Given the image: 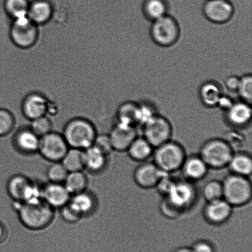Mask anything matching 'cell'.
Instances as JSON below:
<instances>
[{"label": "cell", "mask_w": 252, "mask_h": 252, "mask_svg": "<svg viewBox=\"0 0 252 252\" xmlns=\"http://www.w3.org/2000/svg\"><path fill=\"white\" fill-rule=\"evenodd\" d=\"M16 205L15 208L22 224L32 230L46 228L53 221L54 209L43 200L36 203L19 202Z\"/></svg>", "instance_id": "cell-1"}, {"label": "cell", "mask_w": 252, "mask_h": 252, "mask_svg": "<svg viewBox=\"0 0 252 252\" xmlns=\"http://www.w3.org/2000/svg\"><path fill=\"white\" fill-rule=\"evenodd\" d=\"M63 135L69 147L85 150L93 145L97 130L90 121L75 118L64 126Z\"/></svg>", "instance_id": "cell-2"}, {"label": "cell", "mask_w": 252, "mask_h": 252, "mask_svg": "<svg viewBox=\"0 0 252 252\" xmlns=\"http://www.w3.org/2000/svg\"><path fill=\"white\" fill-rule=\"evenodd\" d=\"M153 155L155 164L166 174L181 169L187 157L182 145L172 140L155 148Z\"/></svg>", "instance_id": "cell-3"}, {"label": "cell", "mask_w": 252, "mask_h": 252, "mask_svg": "<svg viewBox=\"0 0 252 252\" xmlns=\"http://www.w3.org/2000/svg\"><path fill=\"white\" fill-rule=\"evenodd\" d=\"M223 199L233 207L245 206L252 196L251 182L248 177L231 174L222 181Z\"/></svg>", "instance_id": "cell-4"}, {"label": "cell", "mask_w": 252, "mask_h": 252, "mask_svg": "<svg viewBox=\"0 0 252 252\" xmlns=\"http://www.w3.org/2000/svg\"><path fill=\"white\" fill-rule=\"evenodd\" d=\"M152 22L150 36L158 46L168 48L179 41L181 29L175 17L167 14Z\"/></svg>", "instance_id": "cell-5"}, {"label": "cell", "mask_w": 252, "mask_h": 252, "mask_svg": "<svg viewBox=\"0 0 252 252\" xmlns=\"http://www.w3.org/2000/svg\"><path fill=\"white\" fill-rule=\"evenodd\" d=\"M233 154V149L225 140L212 139L202 145L199 156L209 169H221L228 167Z\"/></svg>", "instance_id": "cell-6"}, {"label": "cell", "mask_w": 252, "mask_h": 252, "mask_svg": "<svg viewBox=\"0 0 252 252\" xmlns=\"http://www.w3.org/2000/svg\"><path fill=\"white\" fill-rule=\"evenodd\" d=\"M196 198V191L191 182L175 181L164 199L180 215L191 207Z\"/></svg>", "instance_id": "cell-7"}, {"label": "cell", "mask_w": 252, "mask_h": 252, "mask_svg": "<svg viewBox=\"0 0 252 252\" xmlns=\"http://www.w3.org/2000/svg\"><path fill=\"white\" fill-rule=\"evenodd\" d=\"M143 138L154 148L171 140V123L164 116L156 114L142 125Z\"/></svg>", "instance_id": "cell-8"}, {"label": "cell", "mask_w": 252, "mask_h": 252, "mask_svg": "<svg viewBox=\"0 0 252 252\" xmlns=\"http://www.w3.org/2000/svg\"><path fill=\"white\" fill-rule=\"evenodd\" d=\"M10 36L16 46L28 48L36 43L38 36V27L28 16L14 19L10 30Z\"/></svg>", "instance_id": "cell-9"}, {"label": "cell", "mask_w": 252, "mask_h": 252, "mask_svg": "<svg viewBox=\"0 0 252 252\" xmlns=\"http://www.w3.org/2000/svg\"><path fill=\"white\" fill-rule=\"evenodd\" d=\"M68 149L67 143L60 133L51 132L39 138L38 151L49 161L61 162Z\"/></svg>", "instance_id": "cell-10"}, {"label": "cell", "mask_w": 252, "mask_h": 252, "mask_svg": "<svg viewBox=\"0 0 252 252\" xmlns=\"http://www.w3.org/2000/svg\"><path fill=\"white\" fill-rule=\"evenodd\" d=\"M234 12V5L229 0H206L202 6L205 17L217 24H225L230 21Z\"/></svg>", "instance_id": "cell-11"}, {"label": "cell", "mask_w": 252, "mask_h": 252, "mask_svg": "<svg viewBox=\"0 0 252 252\" xmlns=\"http://www.w3.org/2000/svg\"><path fill=\"white\" fill-rule=\"evenodd\" d=\"M154 162H143L135 170L133 180L138 186L143 189H152L157 187L164 175Z\"/></svg>", "instance_id": "cell-12"}, {"label": "cell", "mask_w": 252, "mask_h": 252, "mask_svg": "<svg viewBox=\"0 0 252 252\" xmlns=\"http://www.w3.org/2000/svg\"><path fill=\"white\" fill-rule=\"evenodd\" d=\"M109 135L113 150L127 151L131 143L137 137V130L133 126L116 122Z\"/></svg>", "instance_id": "cell-13"}, {"label": "cell", "mask_w": 252, "mask_h": 252, "mask_svg": "<svg viewBox=\"0 0 252 252\" xmlns=\"http://www.w3.org/2000/svg\"><path fill=\"white\" fill-rule=\"evenodd\" d=\"M232 213L233 207L223 198L207 202L204 212L207 221L216 225L225 223Z\"/></svg>", "instance_id": "cell-14"}, {"label": "cell", "mask_w": 252, "mask_h": 252, "mask_svg": "<svg viewBox=\"0 0 252 252\" xmlns=\"http://www.w3.org/2000/svg\"><path fill=\"white\" fill-rule=\"evenodd\" d=\"M49 103L44 96L39 93H32L25 99L22 105V112L27 120L31 121L46 115Z\"/></svg>", "instance_id": "cell-15"}, {"label": "cell", "mask_w": 252, "mask_h": 252, "mask_svg": "<svg viewBox=\"0 0 252 252\" xmlns=\"http://www.w3.org/2000/svg\"><path fill=\"white\" fill-rule=\"evenodd\" d=\"M71 196L63 184L50 182L42 189L43 201L53 209L65 206L70 201Z\"/></svg>", "instance_id": "cell-16"}, {"label": "cell", "mask_w": 252, "mask_h": 252, "mask_svg": "<svg viewBox=\"0 0 252 252\" xmlns=\"http://www.w3.org/2000/svg\"><path fill=\"white\" fill-rule=\"evenodd\" d=\"M251 105L243 101L234 102L233 106L225 112V118L228 124L236 128L248 126L252 119Z\"/></svg>", "instance_id": "cell-17"}, {"label": "cell", "mask_w": 252, "mask_h": 252, "mask_svg": "<svg viewBox=\"0 0 252 252\" xmlns=\"http://www.w3.org/2000/svg\"><path fill=\"white\" fill-rule=\"evenodd\" d=\"M54 7L48 0H34L30 3L28 17L33 24L40 26L50 21Z\"/></svg>", "instance_id": "cell-18"}, {"label": "cell", "mask_w": 252, "mask_h": 252, "mask_svg": "<svg viewBox=\"0 0 252 252\" xmlns=\"http://www.w3.org/2000/svg\"><path fill=\"white\" fill-rule=\"evenodd\" d=\"M209 168L199 155L186 157L181 169L183 174L189 181H198L206 176Z\"/></svg>", "instance_id": "cell-19"}, {"label": "cell", "mask_w": 252, "mask_h": 252, "mask_svg": "<svg viewBox=\"0 0 252 252\" xmlns=\"http://www.w3.org/2000/svg\"><path fill=\"white\" fill-rule=\"evenodd\" d=\"M115 117L116 122L136 127L139 125V103L123 101L118 106Z\"/></svg>", "instance_id": "cell-20"}, {"label": "cell", "mask_w": 252, "mask_h": 252, "mask_svg": "<svg viewBox=\"0 0 252 252\" xmlns=\"http://www.w3.org/2000/svg\"><path fill=\"white\" fill-rule=\"evenodd\" d=\"M14 142L17 149L22 152L32 154L38 152L39 138L29 127L21 128L17 131Z\"/></svg>", "instance_id": "cell-21"}, {"label": "cell", "mask_w": 252, "mask_h": 252, "mask_svg": "<svg viewBox=\"0 0 252 252\" xmlns=\"http://www.w3.org/2000/svg\"><path fill=\"white\" fill-rule=\"evenodd\" d=\"M223 95L221 86L213 80L202 84L199 90L200 100L202 105L209 108H217V103Z\"/></svg>", "instance_id": "cell-22"}, {"label": "cell", "mask_w": 252, "mask_h": 252, "mask_svg": "<svg viewBox=\"0 0 252 252\" xmlns=\"http://www.w3.org/2000/svg\"><path fill=\"white\" fill-rule=\"evenodd\" d=\"M85 169L93 173L102 172L107 165V156L95 145H92L83 150Z\"/></svg>", "instance_id": "cell-23"}, {"label": "cell", "mask_w": 252, "mask_h": 252, "mask_svg": "<svg viewBox=\"0 0 252 252\" xmlns=\"http://www.w3.org/2000/svg\"><path fill=\"white\" fill-rule=\"evenodd\" d=\"M68 204L82 217L92 213L95 207L94 197L86 191L71 196Z\"/></svg>", "instance_id": "cell-24"}, {"label": "cell", "mask_w": 252, "mask_h": 252, "mask_svg": "<svg viewBox=\"0 0 252 252\" xmlns=\"http://www.w3.org/2000/svg\"><path fill=\"white\" fill-rule=\"evenodd\" d=\"M154 149L145 138L137 137L131 143L127 152L132 160L136 162H144L152 156Z\"/></svg>", "instance_id": "cell-25"}, {"label": "cell", "mask_w": 252, "mask_h": 252, "mask_svg": "<svg viewBox=\"0 0 252 252\" xmlns=\"http://www.w3.org/2000/svg\"><path fill=\"white\" fill-rule=\"evenodd\" d=\"M228 167L231 174L249 177L252 172V157L243 151L234 152Z\"/></svg>", "instance_id": "cell-26"}, {"label": "cell", "mask_w": 252, "mask_h": 252, "mask_svg": "<svg viewBox=\"0 0 252 252\" xmlns=\"http://www.w3.org/2000/svg\"><path fill=\"white\" fill-rule=\"evenodd\" d=\"M32 183L26 177L16 175L12 177L7 182V192L14 201L24 202Z\"/></svg>", "instance_id": "cell-27"}, {"label": "cell", "mask_w": 252, "mask_h": 252, "mask_svg": "<svg viewBox=\"0 0 252 252\" xmlns=\"http://www.w3.org/2000/svg\"><path fill=\"white\" fill-rule=\"evenodd\" d=\"M168 10L169 4L167 0H144L143 2V14L152 22L167 14Z\"/></svg>", "instance_id": "cell-28"}, {"label": "cell", "mask_w": 252, "mask_h": 252, "mask_svg": "<svg viewBox=\"0 0 252 252\" xmlns=\"http://www.w3.org/2000/svg\"><path fill=\"white\" fill-rule=\"evenodd\" d=\"M63 184L71 196L86 191L88 180L82 171L68 173Z\"/></svg>", "instance_id": "cell-29"}, {"label": "cell", "mask_w": 252, "mask_h": 252, "mask_svg": "<svg viewBox=\"0 0 252 252\" xmlns=\"http://www.w3.org/2000/svg\"><path fill=\"white\" fill-rule=\"evenodd\" d=\"M61 162L68 173L82 171L85 169L83 150L69 147Z\"/></svg>", "instance_id": "cell-30"}, {"label": "cell", "mask_w": 252, "mask_h": 252, "mask_svg": "<svg viewBox=\"0 0 252 252\" xmlns=\"http://www.w3.org/2000/svg\"><path fill=\"white\" fill-rule=\"evenodd\" d=\"M29 0H5V11L12 19L28 16Z\"/></svg>", "instance_id": "cell-31"}, {"label": "cell", "mask_w": 252, "mask_h": 252, "mask_svg": "<svg viewBox=\"0 0 252 252\" xmlns=\"http://www.w3.org/2000/svg\"><path fill=\"white\" fill-rule=\"evenodd\" d=\"M202 195L207 202L216 201L223 198V189L222 182L218 180H211L204 185Z\"/></svg>", "instance_id": "cell-32"}, {"label": "cell", "mask_w": 252, "mask_h": 252, "mask_svg": "<svg viewBox=\"0 0 252 252\" xmlns=\"http://www.w3.org/2000/svg\"><path fill=\"white\" fill-rule=\"evenodd\" d=\"M29 127L34 134L41 138L53 132V125L51 120L44 115L31 120Z\"/></svg>", "instance_id": "cell-33"}, {"label": "cell", "mask_w": 252, "mask_h": 252, "mask_svg": "<svg viewBox=\"0 0 252 252\" xmlns=\"http://www.w3.org/2000/svg\"><path fill=\"white\" fill-rule=\"evenodd\" d=\"M241 101L252 104V76L251 73H247L240 77V82L237 92Z\"/></svg>", "instance_id": "cell-34"}, {"label": "cell", "mask_w": 252, "mask_h": 252, "mask_svg": "<svg viewBox=\"0 0 252 252\" xmlns=\"http://www.w3.org/2000/svg\"><path fill=\"white\" fill-rule=\"evenodd\" d=\"M53 163L47 172L49 181L54 183L63 184L67 177L68 172L61 162Z\"/></svg>", "instance_id": "cell-35"}, {"label": "cell", "mask_w": 252, "mask_h": 252, "mask_svg": "<svg viewBox=\"0 0 252 252\" xmlns=\"http://www.w3.org/2000/svg\"><path fill=\"white\" fill-rule=\"evenodd\" d=\"M16 127V120L9 111L0 108V137H4L12 132Z\"/></svg>", "instance_id": "cell-36"}, {"label": "cell", "mask_w": 252, "mask_h": 252, "mask_svg": "<svg viewBox=\"0 0 252 252\" xmlns=\"http://www.w3.org/2000/svg\"><path fill=\"white\" fill-rule=\"evenodd\" d=\"M94 145L99 149L106 155H108L113 150L112 143L108 135H99L96 136Z\"/></svg>", "instance_id": "cell-37"}, {"label": "cell", "mask_w": 252, "mask_h": 252, "mask_svg": "<svg viewBox=\"0 0 252 252\" xmlns=\"http://www.w3.org/2000/svg\"><path fill=\"white\" fill-rule=\"evenodd\" d=\"M62 216L63 218L66 222L70 223H76L82 218L78 213L74 211L71 207L69 206L68 204L65 205V206L62 207Z\"/></svg>", "instance_id": "cell-38"}, {"label": "cell", "mask_w": 252, "mask_h": 252, "mask_svg": "<svg viewBox=\"0 0 252 252\" xmlns=\"http://www.w3.org/2000/svg\"><path fill=\"white\" fill-rule=\"evenodd\" d=\"M191 249L192 252H215L213 246L206 241L197 242Z\"/></svg>", "instance_id": "cell-39"}, {"label": "cell", "mask_w": 252, "mask_h": 252, "mask_svg": "<svg viewBox=\"0 0 252 252\" xmlns=\"http://www.w3.org/2000/svg\"><path fill=\"white\" fill-rule=\"evenodd\" d=\"M239 82H240V77L236 75H230L226 78L224 81V85L227 90L231 92H237Z\"/></svg>", "instance_id": "cell-40"}, {"label": "cell", "mask_w": 252, "mask_h": 252, "mask_svg": "<svg viewBox=\"0 0 252 252\" xmlns=\"http://www.w3.org/2000/svg\"><path fill=\"white\" fill-rule=\"evenodd\" d=\"M234 101L231 97L228 96L224 95V94L220 98L218 103H217V108L223 110L224 112L228 110L229 108L233 106Z\"/></svg>", "instance_id": "cell-41"}, {"label": "cell", "mask_w": 252, "mask_h": 252, "mask_svg": "<svg viewBox=\"0 0 252 252\" xmlns=\"http://www.w3.org/2000/svg\"><path fill=\"white\" fill-rule=\"evenodd\" d=\"M6 229H5L3 224L0 222V243L6 238Z\"/></svg>", "instance_id": "cell-42"}, {"label": "cell", "mask_w": 252, "mask_h": 252, "mask_svg": "<svg viewBox=\"0 0 252 252\" xmlns=\"http://www.w3.org/2000/svg\"><path fill=\"white\" fill-rule=\"evenodd\" d=\"M173 252H192L191 248H186V247H184V248H180L179 249H176Z\"/></svg>", "instance_id": "cell-43"}]
</instances>
